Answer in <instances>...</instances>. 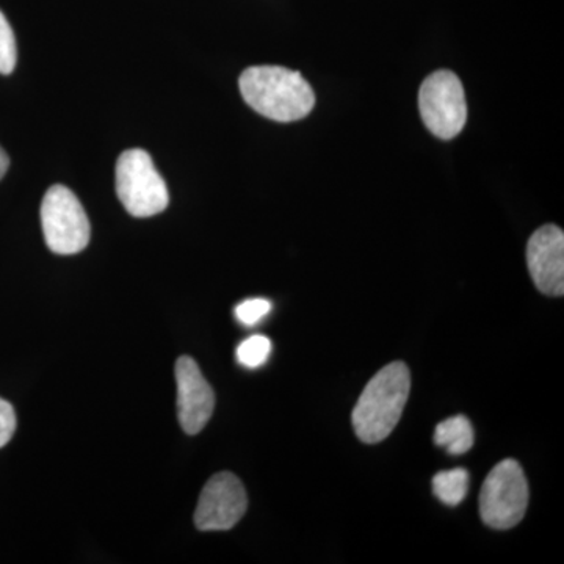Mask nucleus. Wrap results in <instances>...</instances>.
Returning a JSON list of instances; mask_svg holds the SVG:
<instances>
[{
    "label": "nucleus",
    "mask_w": 564,
    "mask_h": 564,
    "mask_svg": "<svg viewBox=\"0 0 564 564\" xmlns=\"http://www.w3.org/2000/svg\"><path fill=\"white\" fill-rule=\"evenodd\" d=\"M17 61V39H14L13 29L7 21L6 14L0 11V74L7 76V74L13 73Z\"/></svg>",
    "instance_id": "nucleus-13"
},
{
    "label": "nucleus",
    "mask_w": 564,
    "mask_h": 564,
    "mask_svg": "<svg viewBox=\"0 0 564 564\" xmlns=\"http://www.w3.org/2000/svg\"><path fill=\"white\" fill-rule=\"evenodd\" d=\"M419 110L426 129L441 140H452L467 121V102L462 80L447 69L436 70L423 80Z\"/></svg>",
    "instance_id": "nucleus-6"
},
{
    "label": "nucleus",
    "mask_w": 564,
    "mask_h": 564,
    "mask_svg": "<svg viewBox=\"0 0 564 564\" xmlns=\"http://www.w3.org/2000/svg\"><path fill=\"white\" fill-rule=\"evenodd\" d=\"M177 415L187 434H198L210 421L215 408V393L198 364L191 356L176 362Z\"/></svg>",
    "instance_id": "nucleus-8"
},
{
    "label": "nucleus",
    "mask_w": 564,
    "mask_h": 564,
    "mask_svg": "<svg viewBox=\"0 0 564 564\" xmlns=\"http://www.w3.org/2000/svg\"><path fill=\"white\" fill-rule=\"evenodd\" d=\"M10 166V159L9 155H7V152L0 148V180H2L3 176H6L7 170H9Z\"/></svg>",
    "instance_id": "nucleus-16"
},
{
    "label": "nucleus",
    "mask_w": 564,
    "mask_h": 564,
    "mask_svg": "<svg viewBox=\"0 0 564 564\" xmlns=\"http://www.w3.org/2000/svg\"><path fill=\"white\" fill-rule=\"evenodd\" d=\"M272 311V303L265 299L245 300L236 307L237 321L247 326L258 325Z\"/></svg>",
    "instance_id": "nucleus-14"
},
{
    "label": "nucleus",
    "mask_w": 564,
    "mask_h": 564,
    "mask_svg": "<svg viewBox=\"0 0 564 564\" xmlns=\"http://www.w3.org/2000/svg\"><path fill=\"white\" fill-rule=\"evenodd\" d=\"M44 239L55 254H77L90 242V221L77 196L63 185H54L41 204Z\"/></svg>",
    "instance_id": "nucleus-5"
},
{
    "label": "nucleus",
    "mask_w": 564,
    "mask_h": 564,
    "mask_svg": "<svg viewBox=\"0 0 564 564\" xmlns=\"http://www.w3.org/2000/svg\"><path fill=\"white\" fill-rule=\"evenodd\" d=\"M434 443L451 455L467 454L474 445V429L469 419L464 415L445 419L436 426Z\"/></svg>",
    "instance_id": "nucleus-10"
},
{
    "label": "nucleus",
    "mask_w": 564,
    "mask_h": 564,
    "mask_svg": "<svg viewBox=\"0 0 564 564\" xmlns=\"http://www.w3.org/2000/svg\"><path fill=\"white\" fill-rule=\"evenodd\" d=\"M270 352H272V340L261 334H256L239 345L237 361L247 369H258L270 358Z\"/></svg>",
    "instance_id": "nucleus-12"
},
{
    "label": "nucleus",
    "mask_w": 564,
    "mask_h": 564,
    "mask_svg": "<svg viewBox=\"0 0 564 564\" xmlns=\"http://www.w3.org/2000/svg\"><path fill=\"white\" fill-rule=\"evenodd\" d=\"M527 263L534 285L549 296L564 293V232L558 226L538 229L527 245Z\"/></svg>",
    "instance_id": "nucleus-9"
},
{
    "label": "nucleus",
    "mask_w": 564,
    "mask_h": 564,
    "mask_svg": "<svg viewBox=\"0 0 564 564\" xmlns=\"http://www.w3.org/2000/svg\"><path fill=\"white\" fill-rule=\"evenodd\" d=\"M248 497L242 481L231 473L214 475L199 496L195 524L202 532L231 530L247 513Z\"/></svg>",
    "instance_id": "nucleus-7"
},
{
    "label": "nucleus",
    "mask_w": 564,
    "mask_h": 564,
    "mask_svg": "<svg viewBox=\"0 0 564 564\" xmlns=\"http://www.w3.org/2000/svg\"><path fill=\"white\" fill-rule=\"evenodd\" d=\"M529 507V481L521 464L503 459L486 477L480 492V514L496 530L513 529Z\"/></svg>",
    "instance_id": "nucleus-4"
},
{
    "label": "nucleus",
    "mask_w": 564,
    "mask_h": 564,
    "mask_svg": "<svg viewBox=\"0 0 564 564\" xmlns=\"http://www.w3.org/2000/svg\"><path fill=\"white\" fill-rule=\"evenodd\" d=\"M433 491L441 502L448 507H456L466 499L467 492H469V474L462 467L443 470V473L434 475Z\"/></svg>",
    "instance_id": "nucleus-11"
},
{
    "label": "nucleus",
    "mask_w": 564,
    "mask_h": 564,
    "mask_svg": "<svg viewBox=\"0 0 564 564\" xmlns=\"http://www.w3.org/2000/svg\"><path fill=\"white\" fill-rule=\"evenodd\" d=\"M117 193L124 209L137 218L154 217L170 203L165 181L143 150L124 151L118 159Z\"/></svg>",
    "instance_id": "nucleus-3"
},
{
    "label": "nucleus",
    "mask_w": 564,
    "mask_h": 564,
    "mask_svg": "<svg viewBox=\"0 0 564 564\" xmlns=\"http://www.w3.org/2000/svg\"><path fill=\"white\" fill-rule=\"evenodd\" d=\"M17 432V414L7 400L0 399V448L10 443Z\"/></svg>",
    "instance_id": "nucleus-15"
},
{
    "label": "nucleus",
    "mask_w": 564,
    "mask_h": 564,
    "mask_svg": "<svg viewBox=\"0 0 564 564\" xmlns=\"http://www.w3.org/2000/svg\"><path fill=\"white\" fill-rule=\"evenodd\" d=\"M410 391L411 373L406 364H389L375 375L352 411L356 436L366 444L384 441L399 425Z\"/></svg>",
    "instance_id": "nucleus-2"
},
{
    "label": "nucleus",
    "mask_w": 564,
    "mask_h": 564,
    "mask_svg": "<svg viewBox=\"0 0 564 564\" xmlns=\"http://www.w3.org/2000/svg\"><path fill=\"white\" fill-rule=\"evenodd\" d=\"M240 93L252 110L269 120H303L313 111L315 95L299 70L284 66H251L239 79Z\"/></svg>",
    "instance_id": "nucleus-1"
}]
</instances>
